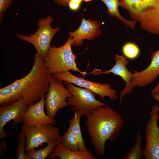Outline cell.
I'll list each match as a JSON object with an SVG mask.
<instances>
[{"label":"cell","mask_w":159,"mask_h":159,"mask_svg":"<svg viewBox=\"0 0 159 159\" xmlns=\"http://www.w3.org/2000/svg\"><path fill=\"white\" fill-rule=\"evenodd\" d=\"M22 129L26 135L25 151L37 149L44 143L47 145L59 138V129L52 124L29 126L24 125Z\"/></svg>","instance_id":"cell-7"},{"label":"cell","mask_w":159,"mask_h":159,"mask_svg":"<svg viewBox=\"0 0 159 159\" xmlns=\"http://www.w3.org/2000/svg\"><path fill=\"white\" fill-rule=\"evenodd\" d=\"M159 92V82L157 85L154 87V88L151 90V94Z\"/></svg>","instance_id":"cell-28"},{"label":"cell","mask_w":159,"mask_h":159,"mask_svg":"<svg viewBox=\"0 0 159 159\" xmlns=\"http://www.w3.org/2000/svg\"><path fill=\"white\" fill-rule=\"evenodd\" d=\"M159 111L158 105L153 106L145 126L146 144L143 150L145 159H159V127L157 123Z\"/></svg>","instance_id":"cell-10"},{"label":"cell","mask_w":159,"mask_h":159,"mask_svg":"<svg viewBox=\"0 0 159 159\" xmlns=\"http://www.w3.org/2000/svg\"><path fill=\"white\" fill-rule=\"evenodd\" d=\"M158 120L159 121V113L158 114L157 116Z\"/></svg>","instance_id":"cell-30"},{"label":"cell","mask_w":159,"mask_h":159,"mask_svg":"<svg viewBox=\"0 0 159 159\" xmlns=\"http://www.w3.org/2000/svg\"><path fill=\"white\" fill-rule=\"evenodd\" d=\"M52 76L58 81L69 82L80 87L89 89L99 95L102 100L106 96L112 101L117 99L116 90L112 88L111 85L109 84L93 82L83 78L76 77L69 71L53 73Z\"/></svg>","instance_id":"cell-8"},{"label":"cell","mask_w":159,"mask_h":159,"mask_svg":"<svg viewBox=\"0 0 159 159\" xmlns=\"http://www.w3.org/2000/svg\"><path fill=\"white\" fill-rule=\"evenodd\" d=\"M58 157L61 159H96L92 152L89 151L79 150L73 151L66 148L60 143L54 148L50 158Z\"/></svg>","instance_id":"cell-16"},{"label":"cell","mask_w":159,"mask_h":159,"mask_svg":"<svg viewBox=\"0 0 159 159\" xmlns=\"http://www.w3.org/2000/svg\"><path fill=\"white\" fill-rule=\"evenodd\" d=\"M72 42V38L69 37L62 46L49 47L45 62L47 67L52 74L73 70L78 72L84 77L87 74L86 72L80 70L77 67L75 61L77 56L71 49Z\"/></svg>","instance_id":"cell-4"},{"label":"cell","mask_w":159,"mask_h":159,"mask_svg":"<svg viewBox=\"0 0 159 159\" xmlns=\"http://www.w3.org/2000/svg\"><path fill=\"white\" fill-rule=\"evenodd\" d=\"M58 140L59 143L68 149L73 151L79 150L77 140L69 128Z\"/></svg>","instance_id":"cell-20"},{"label":"cell","mask_w":159,"mask_h":159,"mask_svg":"<svg viewBox=\"0 0 159 159\" xmlns=\"http://www.w3.org/2000/svg\"><path fill=\"white\" fill-rule=\"evenodd\" d=\"M13 0H0V24L3 21L4 14Z\"/></svg>","instance_id":"cell-24"},{"label":"cell","mask_w":159,"mask_h":159,"mask_svg":"<svg viewBox=\"0 0 159 159\" xmlns=\"http://www.w3.org/2000/svg\"><path fill=\"white\" fill-rule=\"evenodd\" d=\"M115 62L114 66L110 69L102 71V70L95 69L89 74L94 75L101 74H109L112 73L115 75L120 77L126 83L125 88L121 92L120 95V103L123 96L126 95L131 93L133 89L130 85V82L133 73H131L127 69V65L129 62L127 58L120 55L117 54L114 57Z\"/></svg>","instance_id":"cell-12"},{"label":"cell","mask_w":159,"mask_h":159,"mask_svg":"<svg viewBox=\"0 0 159 159\" xmlns=\"http://www.w3.org/2000/svg\"><path fill=\"white\" fill-rule=\"evenodd\" d=\"M64 82L66 88L72 95L67 98V104L68 105L72 106V110L74 113H80L86 116L97 108L107 105L105 102L97 100L95 97L97 94L91 90Z\"/></svg>","instance_id":"cell-5"},{"label":"cell","mask_w":159,"mask_h":159,"mask_svg":"<svg viewBox=\"0 0 159 159\" xmlns=\"http://www.w3.org/2000/svg\"><path fill=\"white\" fill-rule=\"evenodd\" d=\"M93 0H83V1H84L86 2H87L88 1H90Z\"/></svg>","instance_id":"cell-29"},{"label":"cell","mask_w":159,"mask_h":159,"mask_svg":"<svg viewBox=\"0 0 159 159\" xmlns=\"http://www.w3.org/2000/svg\"><path fill=\"white\" fill-rule=\"evenodd\" d=\"M151 62L145 69L140 71H135L131 80L130 85L134 89V87H143L149 85L156 79L159 75V49L151 55Z\"/></svg>","instance_id":"cell-13"},{"label":"cell","mask_w":159,"mask_h":159,"mask_svg":"<svg viewBox=\"0 0 159 159\" xmlns=\"http://www.w3.org/2000/svg\"><path fill=\"white\" fill-rule=\"evenodd\" d=\"M59 143L58 140L47 145L45 147L39 150L36 148L26 152L28 159H44L50 156L54 148Z\"/></svg>","instance_id":"cell-19"},{"label":"cell","mask_w":159,"mask_h":159,"mask_svg":"<svg viewBox=\"0 0 159 159\" xmlns=\"http://www.w3.org/2000/svg\"><path fill=\"white\" fill-rule=\"evenodd\" d=\"M24 99L21 97L17 101L7 105H1L0 107V138L2 141L8 136L4 130V126L11 120H13L14 128L22 122L23 116L28 108Z\"/></svg>","instance_id":"cell-11"},{"label":"cell","mask_w":159,"mask_h":159,"mask_svg":"<svg viewBox=\"0 0 159 159\" xmlns=\"http://www.w3.org/2000/svg\"><path fill=\"white\" fill-rule=\"evenodd\" d=\"M26 135L22 129L18 137V142L16 147V156L18 159H28L25 153L26 145Z\"/></svg>","instance_id":"cell-22"},{"label":"cell","mask_w":159,"mask_h":159,"mask_svg":"<svg viewBox=\"0 0 159 159\" xmlns=\"http://www.w3.org/2000/svg\"><path fill=\"white\" fill-rule=\"evenodd\" d=\"M102 1L106 6L107 11L108 14L114 18H116L125 25L127 28L134 29L136 21L133 20L129 21L122 16L120 14L118 7L120 6V0H100Z\"/></svg>","instance_id":"cell-17"},{"label":"cell","mask_w":159,"mask_h":159,"mask_svg":"<svg viewBox=\"0 0 159 159\" xmlns=\"http://www.w3.org/2000/svg\"><path fill=\"white\" fill-rule=\"evenodd\" d=\"M45 96L43 97L36 103L29 106L22 118V122L24 125L32 126L56 124V120L50 117L45 112Z\"/></svg>","instance_id":"cell-15"},{"label":"cell","mask_w":159,"mask_h":159,"mask_svg":"<svg viewBox=\"0 0 159 159\" xmlns=\"http://www.w3.org/2000/svg\"><path fill=\"white\" fill-rule=\"evenodd\" d=\"M86 117L85 125L95 152L103 156L106 141H113L117 138L124 120L120 114L108 105L97 108Z\"/></svg>","instance_id":"cell-2"},{"label":"cell","mask_w":159,"mask_h":159,"mask_svg":"<svg viewBox=\"0 0 159 159\" xmlns=\"http://www.w3.org/2000/svg\"><path fill=\"white\" fill-rule=\"evenodd\" d=\"M122 52L127 58L133 59L135 58L138 56L140 50L136 44L129 42L124 45L122 48Z\"/></svg>","instance_id":"cell-23"},{"label":"cell","mask_w":159,"mask_h":159,"mask_svg":"<svg viewBox=\"0 0 159 159\" xmlns=\"http://www.w3.org/2000/svg\"><path fill=\"white\" fill-rule=\"evenodd\" d=\"M142 136L139 132L137 133L136 139L134 146L125 156L124 159H141L144 156L143 150L141 145L142 141Z\"/></svg>","instance_id":"cell-21"},{"label":"cell","mask_w":159,"mask_h":159,"mask_svg":"<svg viewBox=\"0 0 159 159\" xmlns=\"http://www.w3.org/2000/svg\"><path fill=\"white\" fill-rule=\"evenodd\" d=\"M71 0H53V1L63 7H67L68 6Z\"/></svg>","instance_id":"cell-26"},{"label":"cell","mask_w":159,"mask_h":159,"mask_svg":"<svg viewBox=\"0 0 159 159\" xmlns=\"http://www.w3.org/2000/svg\"><path fill=\"white\" fill-rule=\"evenodd\" d=\"M72 96L62 83L53 78L51 80L47 92L45 95V107L47 114L54 119L58 111L68 106L67 99Z\"/></svg>","instance_id":"cell-9"},{"label":"cell","mask_w":159,"mask_h":159,"mask_svg":"<svg viewBox=\"0 0 159 159\" xmlns=\"http://www.w3.org/2000/svg\"><path fill=\"white\" fill-rule=\"evenodd\" d=\"M82 1L83 0H71L68 6L71 10L77 11L80 8Z\"/></svg>","instance_id":"cell-25"},{"label":"cell","mask_w":159,"mask_h":159,"mask_svg":"<svg viewBox=\"0 0 159 159\" xmlns=\"http://www.w3.org/2000/svg\"><path fill=\"white\" fill-rule=\"evenodd\" d=\"M120 6L147 32L159 35V0H120Z\"/></svg>","instance_id":"cell-3"},{"label":"cell","mask_w":159,"mask_h":159,"mask_svg":"<svg viewBox=\"0 0 159 159\" xmlns=\"http://www.w3.org/2000/svg\"><path fill=\"white\" fill-rule=\"evenodd\" d=\"M100 23L95 20L86 19L83 18L78 28L74 32L68 33L69 37L72 38V45L81 46L83 43L85 39L90 41L100 36L102 34L100 29Z\"/></svg>","instance_id":"cell-14"},{"label":"cell","mask_w":159,"mask_h":159,"mask_svg":"<svg viewBox=\"0 0 159 159\" xmlns=\"http://www.w3.org/2000/svg\"><path fill=\"white\" fill-rule=\"evenodd\" d=\"M53 20V17L48 15L46 18L38 20L37 23L38 28L34 34L27 36L16 33L15 36L21 40L32 44L37 52L45 59L52 38L61 30L58 26L55 28L52 27L51 25Z\"/></svg>","instance_id":"cell-6"},{"label":"cell","mask_w":159,"mask_h":159,"mask_svg":"<svg viewBox=\"0 0 159 159\" xmlns=\"http://www.w3.org/2000/svg\"><path fill=\"white\" fill-rule=\"evenodd\" d=\"M152 95L153 98L158 102V105L159 110V92L153 93L152 94Z\"/></svg>","instance_id":"cell-27"},{"label":"cell","mask_w":159,"mask_h":159,"mask_svg":"<svg viewBox=\"0 0 159 159\" xmlns=\"http://www.w3.org/2000/svg\"><path fill=\"white\" fill-rule=\"evenodd\" d=\"M32 68L26 75L0 89V105H7L23 98L28 105L45 96L52 74L47 67L45 59L36 53Z\"/></svg>","instance_id":"cell-1"},{"label":"cell","mask_w":159,"mask_h":159,"mask_svg":"<svg viewBox=\"0 0 159 159\" xmlns=\"http://www.w3.org/2000/svg\"><path fill=\"white\" fill-rule=\"evenodd\" d=\"M82 115L74 113L72 117L69 121V127L75 137L77 142L79 150L89 151L83 137L80 126V120Z\"/></svg>","instance_id":"cell-18"}]
</instances>
